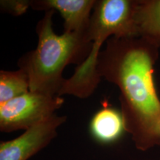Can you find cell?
Instances as JSON below:
<instances>
[{
	"instance_id": "obj_5",
	"label": "cell",
	"mask_w": 160,
	"mask_h": 160,
	"mask_svg": "<svg viewBox=\"0 0 160 160\" xmlns=\"http://www.w3.org/2000/svg\"><path fill=\"white\" fill-rule=\"evenodd\" d=\"M66 116L54 113L22 135L0 142V160H28L51 143L57 136V129L65 122Z\"/></svg>"
},
{
	"instance_id": "obj_8",
	"label": "cell",
	"mask_w": 160,
	"mask_h": 160,
	"mask_svg": "<svg viewBox=\"0 0 160 160\" xmlns=\"http://www.w3.org/2000/svg\"><path fill=\"white\" fill-rule=\"evenodd\" d=\"M134 21L138 36L160 48V0H137Z\"/></svg>"
},
{
	"instance_id": "obj_4",
	"label": "cell",
	"mask_w": 160,
	"mask_h": 160,
	"mask_svg": "<svg viewBox=\"0 0 160 160\" xmlns=\"http://www.w3.org/2000/svg\"><path fill=\"white\" fill-rule=\"evenodd\" d=\"M64 102L62 97L28 92L0 105V131L4 133L26 131L54 114Z\"/></svg>"
},
{
	"instance_id": "obj_2",
	"label": "cell",
	"mask_w": 160,
	"mask_h": 160,
	"mask_svg": "<svg viewBox=\"0 0 160 160\" xmlns=\"http://www.w3.org/2000/svg\"><path fill=\"white\" fill-rule=\"evenodd\" d=\"M55 11H45L38 22L36 49L26 53L18 61L29 79L30 91L58 96L65 79L64 69L70 64L79 65L88 57L92 42L87 33L64 32L56 34L53 29Z\"/></svg>"
},
{
	"instance_id": "obj_9",
	"label": "cell",
	"mask_w": 160,
	"mask_h": 160,
	"mask_svg": "<svg viewBox=\"0 0 160 160\" xmlns=\"http://www.w3.org/2000/svg\"><path fill=\"white\" fill-rule=\"evenodd\" d=\"M29 91V79L24 70L0 71V105Z\"/></svg>"
},
{
	"instance_id": "obj_6",
	"label": "cell",
	"mask_w": 160,
	"mask_h": 160,
	"mask_svg": "<svg viewBox=\"0 0 160 160\" xmlns=\"http://www.w3.org/2000/svg\"><path fill=\"white\" fill-rule=\"evenodd\" d=\"M97 0H33L31 8L37 11H57L64 19V32L87 33Z\"/></svg>"
},
{
	"instance_id": "obj_3",
	"label": "cell",
	"mask_w": 160,
	"mask_h": 160,
	"mask_svg": "<svg viewBox=\"0 0 160 160\" xmlns=\"http://www.w3.org/2000/svg\"><path fill=\"white\" fill-rule=\"evenodd\" d=\"M137 0L96 1L88 29L91 51L74 73L64 82L59 97L71 95L86 99L93 94L100 82L97 60L101 48L111 37H139L134 21Z\"/></svg>"
},
{
	"instance_id": "obj_10",
	"label": "cell",
	"mask_w": 160,
	"mask_h": 160,
	"mask_svg": "<svg viewBox=\"0 0 160 160\" xmlns=\"http://www.w3.org/2000/svg\"><path fill=\"white\" fill-rule=\"evenodd\" d=\"M1 9L13 16H20L25 13L28 8H31V1L13 0L1 1Z\"/></svg>"
},
{
	"instance_id": "obj_1",
	"label": "cell",
	"mask_w": 160,
	"mask_h": 160,
	"mask_svg": "<svg viewBox=\"0 0 160 160\" xmlns=\"http://www.w3.org/2000/svg\"><path fill=\"white\" fill-rule=\"evenodd\" d=\"M159 48L140 37H111L97 60L99 77L120 91L125 131L141 151L160 145V99L153 81Z\"/></svg>"
},
{
	"instance_id": "obj_7",
	"label": "cell",
	"mask_w": 160,
	"mask_h": 160,
	"mask_svg": "<svg viewBox=\"0 0 160 160\" xmlns=\"http://www.w3.org/2000/svg\"><path fill=\"white\" fill-rule=\"evenodd\" d=\"M90 132L98 142L105 145L116 142L126 132L121 111L103 107L92 118Z\"/></svg>"
}]
</instances>
